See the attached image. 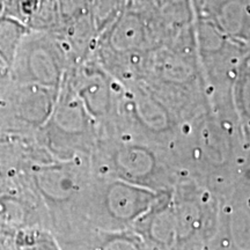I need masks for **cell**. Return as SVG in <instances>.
<instances>
[{"label":"cell","instance_id":"6da1fadb","mask_svg":"<svg viewBox=\"0 0 250 250\" xmlns=\"http://www.w3.org/2000/svg\"><path fill=\"white\" fill-rule=\"evenodd\" d=\"M90 166L96 179H118L158 191H173L182 174L168 147L115 131L99 133Z\"/></svg>","mask_w":250,"mask_h":250},{"label":"cell","instance_id":"7a4b0ae2","mask_svg":"<svg viewBox=\"0 0 250 250\" xmlns=\"http://www.w3.org/2000/svg\"><path fill=\"white\" fill-rule=\"evenodd\" d=\"M173 191H158L118 179L94 177L87 219L92 229H131L143 215Z\"/></svg>","mask_w":250,"mask_h":250},{"label":"cell","instance_id":"3957f363","mask_svg":"<svg viewBox=\"0 0 250 250\" xmlns=\"http://www.w3.org/2000/svg\"><path fill=\"white\" fill-rule=\"evenodd\" d=\"M35 136L56 160L92 154L98 140V125L65 77L51 116Z\"/></svg>","mask_w":250,"mask_h":250},{"label":"cell","instance_id":"277c9868","mask_svg":"<svg viewBox=\"0 0 250 250\" xmlns=\"http://www.w3.org/2000/svg\"><path fill=\"white\" fill-rule=\"evenodd\" d=\"M70 62L52 31L28 30L8 68L17 83H34L59 89Z\"/></svg>","mask_w":250,"mask_h":250},{"label":"cell","instance_id":"5b68a950","mask_svg":"<svg viewBox=\"0 0 250 250\" xmlns=\"http://www.w3.org/2000/svg\"><path fill=\"white\" fill-rule=\"evenodd\" d=\"M65 78L98 127L107 123L114 112L121 83L92 58L70 68Z\"/></svg>","mask_w":250,"mask_h":250},{"label":"cell","instance_id":"8992f818","mask_svg":"<svg viewBox=\"0 0 250 250\" xmlns=\"http://www.w3.org/2000/svg\"><path fill=\"white\" fill-rule=\"evenodd\" d=\"M218 199V228L233 250H250V167Z\"/></svg>","mask_w":250,"mask_h":250},{"label":"cell","instance_id":"52a82bcc","mask_svg":"<svg viewBox=\"0 0 250 250\" xmlns=\"http://www.w3.org/2000/svg\"><path fill=\"white\" fill-rule=\"evenodd\" d=\"M96 45L115 54L153 51L145 14L123 7L110 26L100 34Z\"/></svg>","mask_w":250,"mask_h":250},{"label":"cell","instance_id":"ba28073f","mask_svg":"<svg viewBox=\"0 0 250 250\" xmlns=\"http://www.w3.org/2000/svg\"><path fill=\"white\" fill-rule=\"evenodd\" d=\"M171 196L173 192L143 215L131 228L152 250L176 249V221Z\"/></svg>","mask_w":250,"mask_h":250},{"label":"cell","instance_id":"9c48e42d","mask_svg":"<svg viewBox=\"0 0 250 250\" xmlns=\"http://www.w3.org/2000/svg\"><path fill=\"white\" fill-rule=\"evenodd\" d=\"M2 15L30 30L54 31L59 27L57 0H4Z\"/></svg>","mask_w":250,"mask_h":250},{"label":"cell","instance_id":"30bf717a","mask_svg":"<svg viewBox=\"0 0 250 250\" xmlns=\"http://www.w3.org/2000/svg\"><path fill=\"white\" fill-rule=\"evenodd\" d=\"M64 250H152L132 229H93L80 241Z\"/></svg>","mask_w":250,"mask_h":250},{"label":"cell","instance_id":"8fae6325","mask_svg":"<svg viewBox=\"0 0 250 250\" xmlns=\"http://www.w3.org/2000/svg\"><path fill=\"white\" fill-rule=\"evenodd\" d=\"M233 102L239 118L246 149L250 158V50L233 83Z\"/></svg>","mask_w":250,"mask_h":250},{"label":"cell","instance_id":"7c38bea8","mask_svg":"<svg viewBox=\"0 0 250 250\" xmlns=\"http://www.w3.org/2000/svg\"><path fill=\"white\" fill-rule=\"evenodd\" d=\"M29 30L14 19L1 15L0 17V59L9 68L21 41Z\"/></svg>","mask_w":250,"mask_h":250},{"label":"cell","instance_id":"4fadbf2b","mask_svg":"<svg viewBox=\"0 0 250 250\" xmlns=\"http://www.w3.org/2000/svg\"><path fill=\"white\" fill-rule=\"evenodd\" d=\"M18 250H62L54 234L41 226L26 227L15 232Z\"/></svg>","mask_w":250,"mask_h":250}]
</instances>
